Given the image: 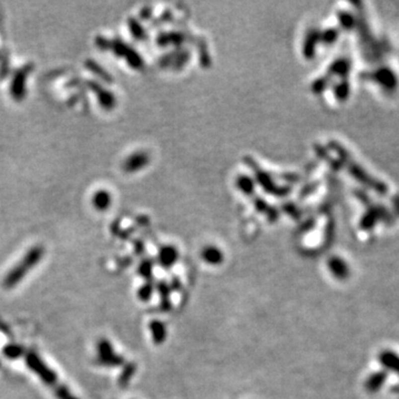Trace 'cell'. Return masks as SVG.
Listing matches in <instances>:
<instances>
[{
  "instance_id": "6da1fadb",
  "label": "cell",
  "mask_w": 399,
  "mask_h": 399,
  "mask_svg": "<svg viewBox=\"0 0 399 399\" xmlns=\"http://www.w3.org/2000/svg\"><path fill=\"white\" fill-rule=\"evenodd\" d=\"M42 255L43 248L41 246H33L31 249H29L21 261L4 277L3 286L6 288H12L18 285L23 280V277L41 261Z\"/></svg>"
},
{
  "instance_id": "7a4b0ae2",
  "label": "cell",
  "mask_w": 399,
  "mask_h": 399,
  "mask_svg": "<svg viewBox=\"0 0 399 399\" xmlns=\"http://www.w3.org/2000/svg\"><path fill=\"white\" fill-rule=\"evenodd\" d=\"M25 359L28 368L35 373L43 383L55 388L58 386V378L56 373L54 371H51V369L42 362V359L36 352L29 350V352L26 353Z\"/></svg>"
},
{
  "instance_id": "3957f363",
  "label": "cell",
  "mask_w": 399,
  "mask_h": 399,
  "mask_svg": "<svg viewBox=\"0 0 399 399\" xmlns=\"http://www.w3.org/2000/svg\"><path fill=\"white\" fill-rule=\"evenodd\" d=\"M31 70L32 65H26L14 72L10 84V94L16 101H21L25 98L27 78Z\"/></svg>"
},
{
  "instance_id": "277c9868",
  "label": "cell",
  "mask_w": 399,
  "mask_h": 399,
  "mask_svg": "<svg viewBox=\"0 0 399 399\" xmlns=\"http://www.w3.org/2000/svg\"><path fill=\"white\" fill-rule=\"evenodd\" d=\"M97 350H98L97 362L100 365H103V366L108 367L119 366V365H121L122 358L117 356V354H114L112 346L108 340L101 339L97 346Z\"/></svg>"
},
{
  "instance_id": "5b68a950",
  "label": "cell",
  "mask_w": 399,
  "mask_h": 399,
  "mask_svg": "<svg viewBox=\"0 0 399 399\" xmlns=\"http://www.w3.org/2000/svg\"><path fill=\"white\" fill-rule=\"evenodd\" d=\"M88 86L91 89V91L97 95V98L99 100V103L101 107L105 110H110L113 108V105L115 103V99L113 97V94L110 92V91L103 89L98 82L95 81H89Z\"/></svg>"
},
{
  "instance_id": "8992f818",
  "label": "cell",
  "mask_w": 399,
  "mask_h": 399,
  "mask_svg": "<svg viewBox=\"0 0 399 399\" xmlns=\"http://www.w3.org/2000/svg\"><path fill=\"white\" fill-rule=\"evenodd\" d=\"M378 362L385 369L399 376V355L391 349H385L378 355Z\"/></svg>"
},
{
  "instance_id": "52a82bcc",
  "label": "cell",
  "mask_w": 399,
  "mask_h": 399,
  "mask_svg": "<svg viewBox=\"0 0 399 399\" xmlns=\"http://www.w3.org/2000/svg\"><path fill=\"white\" fill-rule=\"evenodd\" d=\"M387 381V373L385 371L376 372L368 377L366 382V389L369 393H377L383 388Z\"/></svg>"
},
{
  "instance_id": "ba28073f",
  "label": "cell",
  "mask_w": 399,
  "mask_h": 399,
  "mask_svg": "<svg viewBox=\"0 0 399 399\" xmlns=\"http://www.w3.org/2000/svg\"><path fill=\"white\" fill-rule=\"evenodd\" d=\"M148 157L144 153H136L127 159L123 164V170L127 172H136L147 164Z\"/></svg>"
},
{
  "instance_id": "9c48e42d",
  "label": "cell",
  "mask_w": 399,
  "mask_h": 399,
  "mask_svg": "<svg viewBox=\"0 0 399 399\" xmlns=\"http://www.w3.org/2000/svg\"><path fill=\"white\" fill-rule=\"evenodd\" d=\"M111 195L108 191L105 190H99L94 193L92 198V204L97 210L99 211H104L110 208L111 205Z\"/></svg>"
},
{
  "instance_id": "30bf717a",
  "label": "cell",
  "mask_w": 399,
  "mask_h": 399,
  "mask_svg": "<svg viewBox=\"0 0 399 399\" xmlns=\"http://www.w3.org/2000/svg\"><path fill=\"white\" fill-rule=\"evenodd\" d=\"M85 67L88 68L93 75L98 76L101 80L105 81V82H111V77L105 71L102 67H100L97 62H94L93 60H86L85 61Z\"/></svg>"
},
{
  "instance_id": "8fae6325",
  "label": "cell",
  "mask_w": 399,
  "mask_h": 399,
  "mask_svg": "<svg viewBox=\"0 0 399 399\" xmlns=\"http://www.w3.org/2000/svg\"><path fill=\"white\" fill-rule=\"evenodd\" d=\"M2 353L4 355V357H7L9 359H16L22 356L23 353H25V349H23V347L20 345L8 344L4 346Z\"/></svg>"
},
{
  "instance_id": "7c38bea8",
  "label": "cell",
  "mask_w": 399,
  "mask_h": 399,
  "mask_svg": "<svg viewBox=\"0 0 399 399\" xmlns=\"http://www.w3.org/2000/svg\"><path fill=\"white\" fill-rule=\"evenodd\" d=\"M331 271L335 274L336 277L338 278H345L348 275V267L346 264L339 258H335L331 262Z\"/></svg>"
},
{
  "instance_id": "4fadbf2b",
  "label": "cell",
  "mask_w": 399,
  "mask_h": 399,
  "mask_svg": "<svg viewBox=\"0 0 399 399\" xmlns=\"http://www.w3.org/2000/svg\"><path fill=\"white\" fill-rule=\"evenodd\" d=\"M55 393L58 399H78L75 395H72L68 388L62 385H58L55 388Z\"/></svg>"
}]
</instances>
